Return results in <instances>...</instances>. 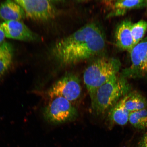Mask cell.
I'll list each match as a JSON object with an SVG mask.
<instances>
[{"label":"cell","instance_id":"1","mask_svg":"<svg viewBox=\"0 0 147 147\" xmlns=\"http://www.w3.org/2000/svg\"><path fill=\"white\" fill-rule=\"evenodd\" d=\"M105 47L102 28L98 23L91 22L56 42L51 53L60 66L67 67L100 54Z\"/></svg>","mask_w":147,"mask_h":147},{"label":"cell","instance_id":"4","mask_svg":"<svg viewBox=\"0 0 147 147\" xmlns=\"http://www.w3.org/2000/svg\"><path fill=\"white\" fill-rule=\"evenodd\" d=\"M44 119L49 123L58 125L72 122L78 116L72 102L61 97L51 99L42 111Z\"/></svg>","mask_w":147,"mask_h":147},{"label":"cell","instance_id":"12","mask_svg":"<svg viewBox=\"0 0 147 147\" xmlns=\"http://www.w3.org/2000/svg\"><path fill=\"white\" fill-rule=\"evenodd\" d=\"M130 113L125 108L124 97L109 110L107 118L110 124L124 126L128 122Z\"/></svg>","mask_w":147,"mask_h":147},{"label":"cell","instance_id":"6","mask_svg":"<svg viewBox=\"0 0 147 147\" xmlns=\"http://www.w3.org/2000/svg\"><path fill=\"white\" fill-rule=\"evenodd\" d=\"M130 64L121 75L127 79L147 77V36L133 47L129 52Z\"/></svg>","mask_w":147,"mask_h":147},{"label":"cell","instance_id":"3","mask_svg":"<svg viewBox=\"0 0 147 147\" xmlns=\"http://www.w3.org/2000/svg\"><path fill=\"white\" fill-rule=\"evenodd\" d=\"M121 67L119 60L104 57L97 59L88 66L84 71L83 80L91 101L97 89L117 74Z\"/></svg>","mask_w":147,"mask_h":147},{"label":"cell","instance_id":"19","mask_svg":"<svg viewBox=\"0 0 147 147\" xmlns=\"http://www.w3.org/2000/svg\"><path fill=\"white\" fill-rule=\"evenodd\" d=\"M145 7H146L147 9V1H146V5Z\"/></svg>","mask_w":147,"mask_h":147},{"label":"cell","instance_id":"2","mask_svg":"<svg viewBox=\"0 0 147 147\" xmlns=\"http://www.w3.org/2000/svg\"><path fill=\"white\" fill-rule=\"evenodd\" d=\"M130 88L127 79L113 75L97 89L91 101L93 113L97 116L104 114L129 93Z\"/></svg>","mask_w":147,"mask_h":147},{"label":"cell","instance_id":"5","mask_svg":"<svg viewBox=\"0 0 147 147\" xmlns=\"http://www.w3.org/2000/svg\"><path fill=\"white\" fill-rule=\"evenodd\" d=\"M80 79L74 74L67 73L55 82L47 91L50 99L61 97L71 102L78 100L82 94Z\"/></svg>","mask_w":147,"mask_h":147},{"label":"cell","instance_id":"7","mask_svg":"<svg viewBox=\"0 0 147 147\" xmlns=\"http://www.w3.org/2000/svg\"><path fill=\"white\" fill-rule=\"evenodd\" d=\"M23 9L26 17L33 21L45 22L54 19L58 10L52 1L38 0L14 1Z\"/></svg>","mask_w":147,"mask_h":147},{"label":"cell","instance_id":"15","mask_svg":"<svg viewBox=\"0 0 147 147\" xmlns=\"http://www.w3.org/2000/svg\"><path fill=\"white\" fill-rule=\"evenodd\" d=\"M128 122L137 129H146L147 128V108L130 113Z\"/></svg>","mask_w":147,"mask_h":147},{"label":"cell","instance_id":"16","mask_svg":"<svg viewBox=\"0 0 147 147\" xmlns=\"http://www.w3.org/2000/svg\"><path fill=\"white\" fill-rule=\"evenodd\" d=\"M147 31V22L141 20L132 24L131 32L135 45L144 38Z\"/></svg>","mask_w":147,"mask_h":147},{"label":"cell","instance_id":"9","mask_svg":"<svg viewBox=\"0 0 147 147\" xmlns=\"http://www.w3.org/2000/svg\"><path fill=\"white\" fill-rule=\"evenodd\" d=\"M110 11L107 17L108 18L123 16L127 12L133 9L146 7V1L117 0L104 1Z\"/></svg>","mask_w":147,"mask_h":147},{"label":"cell","instance_id":"11","mask_svg":"<svg viewBox=\"0 0 147 147\" xmlns=\"http://www.w3.org/2000/svg\"><path fill=\"white\" fill-rule=\"evenodd\" d=\"M25 17L23 9L15 1H7L0 4V18L4 22L21 21Z\"/></svg>","mask_w":147,"mask_h":147},{"label":"cell","instance_id":"8","mask_svg":"<svg viewBox=\"0 0 147 147\" xmlns=\"http://www.w3.org/2000/svg\"><path fill=\"white\" fill-rule=\"evenodd\" d=\"M5 37L24 41H38L39 37L21 21H5L1 24Z\"/></svg>","mask_w":147,"mask_h":147},{"label":"cell","instance_id":"18","mask_svg":"<svg viewBox=\"0 0 147 147\" xmlns=\"http://www.w3.org/2000/svg\"><path fill=\"white\" fill-rule=\"evenodd\" d=\"M5 33L3 32L2 27H1V24H0V46L4 43L5 38Z\"/></svg>","mask_w":147,"mask_h":147},{"label":"cell","instance_id":"14","mask_svg":"<svg viewBox=\"0 0 147 147\" xmlns=\"http://www.w3.org/2000/svg\"><path fill=\"white\" fill-rule=\"evenodd\" d=\"M13 56V48L11 44L4 42L0 46V79L10 69Z\"/></svg>","mask_w":147,"mask_h":147},{"label":"cell","instance_id":"13","mask_svg":"<svg viewBox=\"0 0 147 147\" xmlns=\"http://www.w3.org/2000/svg\"><path fill=\"white\" fill-rule=\"evenodd\" d=\"M125 108L130 113L147 108V100L137 91L130 92L124 97Z\"/></svg>","mask_w":147,"mask_h":147},{"label":"cell","instance_id":"10","mask_svg":"<svg viewBox=\"0 0 147 147\" xmlns=\"http://www.w3.org/2000/svg\"><path fill=\"white\" fill-rule=\"evenodd\" d=\"M132 24L129 20L123 21L117 27L115 34V43L117 47L123 50L129 52L135 46L131 32Z\"/></svg>","mask_w":147,"mask_h":147},{"label":"cell","instance_id":"17","mask_svg":"<svg viewBox=\"0 0 147 147\" xmlns=\"http://www.w3.org/2000/svg\"><path fill=\"white\" fill-rule=\"evenodd\" d=\"M138 147H147V131L141 138L138 144Z\"/></svg>","mask_w":147,"mask_h":147}]
</instances>
